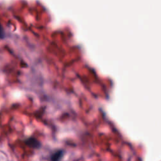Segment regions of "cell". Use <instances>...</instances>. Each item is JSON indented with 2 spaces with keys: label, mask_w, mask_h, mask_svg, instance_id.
I'll return each instance as SVG.
<instances>
[{
  "label": "cell",
  "mask_w": 161,
  "mask_h": 161,
  "mask_svg": "<svg viewBox=\"0 0 161 161\" xmlns=\"http://www.w3.org/2000/svg\"><path fill=\"white\" fill-rule=\"evenodd\" d=\"M64 154V150L62 149L57 150L50 156L51 161H60Z\"/></svg>",
  "instance_id": "7a4b0ae2"
},
{
  "label": "cell",
  "mask_w": 161,
  "mask_h": 161,
  "mask_svg": "<svg viewBox=\"0 0 161 161\" xmlns=\"http://www.w3.org/2000/svg\"><path fill=\"white\" fill-rule=\"evenodd\" d=\"M25 143L29 147H31L33 148L38 149L41 147L40 142L34 137H29L26 138L25 141Z\"/></svg>",
  "instance_id": "6da1fadb"
}]
</instances>
